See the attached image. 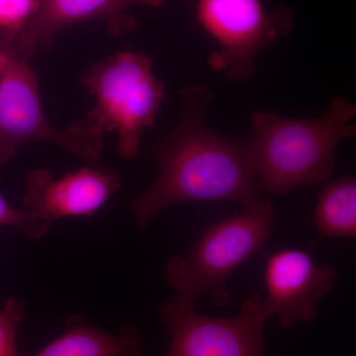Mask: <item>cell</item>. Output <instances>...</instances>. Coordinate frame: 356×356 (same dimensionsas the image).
<instances>
[{
	"label": "cell",
	"mask_w": 356,
	"mask_h": 356,
	"mask_svg": "<svg viewBox=\"0 0 356 356\" xmlns=\"http://www.w3.org/2000/svg\"><path fill=\"white\" fill-rule=\"evenodd\" d=\"M264 277L266 315L277 316L278 323L289 327L297 320L310 323L315 318L317 304L334 286L337 269L316 264L306 250L287 248L267 259Z\"/></svg>",
	"instance_id": "cell-9"
},
{
	"label": "cell",
	"mask_w": 356,
	"mask_h": 356,
	"mask_svg": "<svg viewBox=\"0 0 356 356\" xmlns=\"http://www.w3.org/2000/svg\"><path fill=\"white\" fill-rule=\"evenodd\" d=\"M355 105L343 96L334 97L327 111L316 118L257 112L248 142L259 188L283 195L329 177L337 144L355 135Z\"/></svg>",
	"instance_id": "cell-2"
},
{
	"label": "cell",
	"mask_w": 356,
	"mask_h": 356,
	"mask_svg": "<svg viewBox=\"0 0 356 356\" xmlns=\"http://www.w3.org/2000/svg\"><path fill=\"white\" fill-rule=\"evenodd\" d=\"M32 356H143L142 337L134 325L110 334L72 318L62 336Z\"/></svg>",
	"instance_id": "cell-11"
},
{
	"label": "cell",
	"mask_w": 356,
	"mask_h": 356,
	"mask_svg": "<svg viewBox=\"0 0 356 356\" xmlns=\"http://www.w3.org/2000/svg\"><path fill=\"white\" fill-rule=\"evenodd\" d=\"M39 8V0H0V29L19 33Z\"/></svg>",
	"instance_id": "cell-14"
},
{
	"label": "cell",
	"mask_w": 356,
	"mask_h": 356,
	"mask_svg": "<svg viewBox=\"0 0 356 356\" xmlns=\"http://www.w3.org/2000/svg\"><path fill=\"white\" fill-rule=\"evenodd\" d=\"M120 186L119 175L102 166H86L60 178L51 170L39 168L26 178L23 209L50 229L60 218L95 214Z\"/></svg>",
	"instance_id": "cell-8"
},
{
	"label": "cell",
	"mask_w": 356,
	"mask_h": 356,
	"mask_svg": "<svg viewBox=\"0 0 356 356\" xmlns=\"http://www.w3.org/2000/svg\"><path fill=\"white\" fill-rule=\"evenodd\" d=\"M83 83L95 98L88 120L104 132L116 133L118 154L135 159L143 134L165 102V86L154 76L153 60L144 54L121 51L96 64Z\"/></svg>",
	"instance_id": "cell-4"
},
{
	"label": "cell",
	"mask_w": 356,
	"mask_h": 356,
	"mask_svg": "<svg viewBox=\"0 0 356 356\" xmlns=\"http://www.w3.org/2000/svg\"><path fill=\"white\" fill-rule=\"evenodd\" d=\"M163 3V0H39L38 10L18 34V51L28 58L38 47H50L60 30L83 21H105L113 34L121 35L135 26L127 15L131 6Z\"/></svg>",
	"instance_id": "cell-10"
},
{
	"label": "cell",
	"mask_w": 356,
	"mask_h": 356,
	"mask_svg": "<svg viewBox=\"0 0 356 356\" xmlns=\"http://www.w3.org/2000/svg\"><path fill=\"white\" fill-rule=\"evenodd\" d=\"M159 312L172 337L168 356H264L268 316L257 293L243 300L242 310L232 318L199 315L191 300L180 296Z\"/></svg>",
	"instance_id": "cell-7"
},
{
	"label": "cell",
	"mask_w": 356,
	"mask_h": 356,
	"mask_svg": "<svg viewBox=\"0 0 356 356\" xmlns=\"http://www.w3.org/2000/svg\"><path fill=\"white\" fill-rule=\"evenodd\" d=\"M197 19L217 42L209 64L232 81L250 79L257 55L289 31V14L267 13L261 0H197Z\"/></svg>",
	"instance_id": "cell-6"
},
{
	"label": "cell",
	"mask_w": 356,
	"mask_h": 356,
	"mask_svg": "<svg viewBox=\"0 0 356 356\" xmlns=\"http://www.w3.org/2000/svg\"><path fill=\"white\" fill-rule=\"evenodd\" d=\"M6 53L2 50H0V63L3 60V58L6 57Z\"/></svg>",
	"instance_id": "cell-16"
},
{
	"label": "cell",
	"mask_w": 356,
	"mask_h": 356,
	"mask_svg": "<svg viewBox=\"0 0 356 356\" xmlns=\"http://www.w3.org/2000/svg\"><path fill=\"white\" fill-rule=\"evenodd\" d=\"M275 213L273 201H259L212 225L186 254L175 255L166 264L170 286L191 301L208 296L217 306L228 305L232 302L226 288L229 276L266 242Z\"/></svg>",
	"instance_id": "cell-3"
},
{
	"label": "cell",
	"mask_w": 356,
	"mask_h": 356,
	"mask_svg": "<svg viewBox=\"0 0 356 356\" xmlns=\"http://www.w3.org/2000/svg\"><path fill=\"white\" fill-rule=\"evenodd\" d=\"M102 130L95 122H74L65 129L50 125L40 98L38 77L26 58L6 54L0 63V163L29 140L65 147L86 159L97 161L103 147Z\"/></svg>",
	"instance_id": "cell-5"
},
{
	"label": "cell",
	"mask_w": 356,
	"mask_h": 356,
	"mask_svg": "<svg viewBox=\"0 0 356 356\" xmlns=\"http://www.w3.org/2000/svg\"><path fill=\"white\" fill-rule=\"evenodd\" d=\"M0 225L14 227L31 238H42L49 229L35 221L24 209H14L0 196Z\"/></svg>",
	"instance_id": "cell-15"
},
{
	"label": "cell",
	"mask_w": 356,
	"mask_h": 356,
	"mask_svg": "<svg viewBox=\"0 0 356 356\" xmlns=\"http://www.w3.org/2000/svg\"><path fill=\"white\" fill-rule=\"evenodd\" d=\"M313 222L318 238H355V178L344 177L325 185L318 195Z\"/></svg>",
	"instance_id": "cell-12"
},
{
	"label": "cell",
	"mask_w": 356,
	"mask_h": 356,
	"mask_svg": "<svg viewBox=\"0 0 356 356\" xmlns=\"http://www.w3.org/2000/svg\"><path fill=\"white\" fill-rule=\"evenodd\" d=\"M24 316V305L15 300H8L0 310V356H19L16 329Z\"/></svg>",
	"instance_id": "cell-13"
},
{
	"label": "cell",
	"mask_w": 356,
	"mask_h": 356,
	"mask_svg": "<svg viewBox=\"0 0 356 356\" xmlns=\"http://www.w3.org/2000/svg\"><path fill=\"white\" fill-rule=\"evenodd\" d=\"M210 97L205 88L185 89L179 121L152 149L161 170L152 186L133 201L139 229L177 204L233 201L248 208L261 201L248 140L220 135L206 124Z\"/></svg>",
	"instance_id": "cell-1"
}]
</instances>
